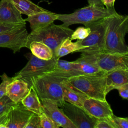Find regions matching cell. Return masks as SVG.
Wrapping results in <instances>:
<instances>
[{
  "label": "cell",
  "instance_id": "6da1fadb",
  "mask_svg": "<svg viewBox=\"0 0 128 128\" xmlns=\"http://www.w3.org/2000/svg\"><path fill=\"white\" fill-rule=\"evenodd\" d=\"M128 32L127 15H120L118 13L110 16L101 52L128 55V46L125 40V36Z\"/></svg>",
  "mask_w": 128,
  "mask_h": 128
},
{
  "label": "cell",
  "instance_id": "7a4b0ae2",
  "mask_svg": "<svg viewBox=\"0 0 128 128\" xmlns=\"http://www.w3.org/2000/svg\"><path fill=\"white\" fill-rule=\"evenodd\" d=\"M118 14L114 7L106 8L88 5L76 10L70 14H58L57 20L62 22V25L69 26L74 24L87 25Z\"/></svg>",
  "mask_w": 128,
  "mask_h": 128
},
{
  "label": "cell",
  "instance_id": "3957f363",
  "mask_svg": "<svg viewBox=\"0 0 128 128\" xmlns=\"http://www.w3.org/2000/svg\"><path fill=\"white\" fill-rule=\"evenodd\" d=\"M66 80L88 98L106 100V72H102L93 74H82Z\"/></svg>",
  "mask_w": 128,
  "mask_h": 128
},
{
  "label": "cell",
  "instance_id": "277c9868",
  "mask_svg": "<svg viewBox=\"0 0 128 128\" xmlns=\"http://www.w3.org/2000/svg\"><path fill=\"white\" fill-rule=\"evenodd\" d=\"M73 31L68 26L62 24L56 25L52 23L28 34L26 48H28L29 44L32 41L41 42L49 46L54 54L56 47L64 39L70 38Z\"/></svg>",
  "mask_w": 128,
  "mask_h": 128
},
{
  "label": "cell",
  "instance_id": "5b68a950",
  "mask_svg": "<svg viewBox=\"0 0 128 128\" xmlns=\"http://www.w3.org/2000/svg\"><path fill=\"white\" fill-rule=\"evenodd\" d=\"M28 60L26 65L14 76L27 83L30 88L38 77L52 70L58 58L56 56L50 60L40 59L32 53L28 54Z\"/></svg>",
  "mask_w": 128,
  "mask_h": 128
},
{
  "label": "cell",
  "instance_id": "8992f818",
  "mask_svg": "<svg viewBox=\"0 0 128 128\" xmlns=\"http://www.w3.org/2000/svg\"><path fill=\"white\" fill-rule=\"evenodd\" d=\"M64 79L46 74L37 78L33 84L40 99L46 98L56 102L60 107L62 102Z\"/></svg>",
  "mask_w": 128,
  "mask_h": 128
},
{
  "label": "cell",
  "instance_id": "52a82bcc",
  "mask_svg": "<svg viewBox=\"0 0 128 128\" xmlns=\"http://www.w3.org/2000/svg\"><path fill=\"white\" fill-rule=\"evenodd\" d=\"M109 18L110 16L107 17L86 26L90 28V32L86 38L78 40L83 48L77 52L87 54H96L102 52Z\"/></svg>",
  "mask_w": 128,
  "mask_h": 128
},
{
  "label": "cell",
  "instance_id": "ba28073f",
  "mask_svg": "<svg viewBox=\"0 0 128 128\" xmlns=\"http://www.w3.org/2000/svg\"><path fill=\"white\" fill-rule=\"evenodd\" d=\"M60 108L76 128H94L96 118L88 114L83 108L65 101Z\"/></svg>",
  "mask_w": 128,
  "mask_h": 128
},
{
  "label": "cell",
  "instance_id": "9c48e42d",
  "mask_svg": "<svg viewBox=\"0 0 128 128\" xmlns=\"http://www.w3.org/2000/svg\"><path fill=\"white\" fill-rule=\"evenodd\" d=\"M28 32L26 24L0 34V47L12 50L14 53L26 47Z\"/></svg>",
  "mask_w": 128,
  "mask_h": 128
},
{
  "label": "cell",
  "instance_id": "30bf717a",
  "mask_svg": "<svg viewBox=\"0 0 128 128\" xmlns=\"http://www.w3.org/2000/svg\"><path fill=\"white\" fill-rule=\"evenodd\" d=\"M100 70L104 72L118 69H128V55L100 52L94 54Z\"/></svg>",
  "mask_w": 128,
  "mask_h": 128
},
{
  "label": "cell",
  "instance_id": "8fae6325",
  "mask_svg": "<svg viewBox=\"0 0 128 128\" xmlns=\"http://www.w3.org/2000/svg\"><path fill=\"white\" fill-rule=\"evenodd\" d=\"M40 100L43 112L60 127L76 128L73 123L62 112L56 102L46 98L41 99Z\"/></svg>",
  "mask_w": 128,
  "mask_h": 128
},
{
  "label": "cell",
  "instance_id": "7c38bea8",
  "mask_svg": "<svg viewBox=\"0 0 128 128\" xmlns=\"http://www.w3.org/2000/svg\"><path fill=\"white\" fill-rule=\"evenodd\" d=\"M82 108L88 114L96 119L108 118L114 114L106 100L88 98L83 104Z\"/></svg>",
  "mask_w": 128,
  "mask_h": 128
},
{
  "label": "cell",
  "instance_id": "4fadbf2b",
  "mask_svg": "<svg viewBox=\"0 0 128 128\" xmlns=\"http://www.w3.org/2000/svg\"><path fill=\"white\" fill-rule=\"evenodd\" d=\"M33 112L27 110L20 102L13 106L8 112L6 128H25Z\"/></svg>",
  "mask_w": 128,
  "mask_h": 128
},
{
  "label": "cell",
  "instance_id": "5bb4252c",
  "mask_svg": "<svg viewBox=\"0 0 128 128\" xmlns=\"http://www.w3.org/2000/svg\"><path fill=\"white\" fill-rule=\"evenodd\" d=\"M26 22L10 0H0V22L26 24Z\"/></svg>",
  "mask_w": 128,
  "mask_h": 128
},
{
  "label": "cell",
  "instance_id": "9a60e30c",
  "mask_svg": "<svg viewBox=\"0 0 128 128\" xmlns=\"http://www.w3.org/2000/svg\"><path fill=\"white\" fill-rule=\"evenodd\" d=\"M46 74L66 80L74 76L83 74L74 61L68 62L60 58L57 60L54 69Z\"/></svg>",
  "mask_w": 128,
  "mask_h": 128
},
{
  "label": "cell",
  "instance_id": "2e32d148",
  "mask_svg": "<svg viewBox=\"0 0 128 128\" xmlns=\"http://www.w3.org/2000/svg\"><path fill=\"white\" fill-rule=\"evenodd\" d=\"M58 14L52 12L49 10L40 12L28 16L26 22L30 23L32 31H34L53 23L57 20Z\"/></svg>",
  "mask_w": 128,
  "mask_h": 128
},
{
  "label": "cell",
  "instance_id": "e0dca14e",
  "mask_svg": "<svg viewBox=\"0 0 128 128\" xmlns=\"http://www.w3.org/2000/svg\"><path fill=\"white\" fill-rule=\"evenodd\" d=\"M126 83H128V69L118 68L106 72V94Z\"/></svg>",
  "mask_w": 128,
  "mask_h": 128
},
{
  "label": "cell",
  "instance_id": "ac0fdd59",
  "mask_svg": "<svg viewBox=\"0 0 128 128\" xmlns=\"http://www.w3.org/2000/svg\"><path fill=\"white\" fill-rule=\"evenodd\" d=\"M30 88L28 84L24 81L14 78L7 86L6 95L14 102L18 104L26 96Z\"/></svg>",
  "mask_w": 128,
  "mask_h": 128
},
{
  "label": "cell",
  "instance_id": "d6986e66",
  "mask_svg": "<svg viewBox=\"0 0 128 128\" xmlns=\"http://www.w3.org/2000/svg\"><path fill=\"white\" fill-rule=\"evenodd\" d=\"M62 84L63 86V100L82 108L83 104L88 97L73 87L66 80H63Z\"/></svg>",
  "mask_w": 128,
  "mask_h": 128
},
{
  "label": "cell",
  "instance_id": "ffe728a7",
  "mask_svg": "<svg viewBox=\"0 0 128 128\" xmlns=\"http://www.w3.org/2000/svg\"><path fill=\"white\" fill-rule=\"evenodd\" d=\"M74 61L83 74H93L102 72L98 67L94 54L82 53L81 56Z\"/></svg>",
  "mask_w": 128,
  "mask_h": 128
},
{
  "label": "cell",
  "instance_id": "44dd1931",
  "mask_svg": "<svg viewBox=\"0 0 128 128\" xmlns=\"http://www.w3.org/2000/svg\"><path fill=\"white\" fill-rule=\"evenodd\" d=\"M20 102L27 110L34 114L39 115L42 112L40 99L33 86L30 88L28 94Z\"/></svg>",
  "mask_w": 128,
  "mask_h": 128
},
{
  "label": "cell",
  "instance_id": "7402d4cb",
  "mask_svg": "<svg viewBox=\"0 0 128 128\" xmlns=\"http://www.w3.org/2000/svg\"><path fill=\"white\" fill-rule=\"evenodd\" d=\"M83 48L80 45L79 40L76 42H72L70 38L64 39L55 50L54 56L57 58L65 56L73 52H77Z\"/></svg>",
  "mask_w": 128,
  "mask_h": 128
},
{
  "label": "cell",
  "instance_id": "603a6c76",
  "mask_svg": "<svg viewBox=\"0 0 128 128\" xmlns=\"http://www.w3.org/2000/svg\"><path fill=\"white\" fill-rule=\"evenodd\" d=\"M31 53L36 57L44 60H50L54 57L51 48L41 42L32 41L28 45Z\"/></svg>",
  "mask_w": 128,
  "mask_h": 128
},
{
  "label": "cell",
  "instance_id": "cb8c5ba5",
  "mask_svg": "<svg viewBox=\"0 0 128 128\" xmlns=\"http://www.w3.org/2000/svg\"><path fill=\"white\" fill-rule=\"evenodd\" d=\"M21 14L28 16L48 10L34 4L30 0H10Z\"/></svg>",
  "mask_w": 128,
  "mask_h": 128
},
{
  "label": "cell",
  "instance_id": "d4e9b609",
  "mask_svg": "<svg viewBox=\"0 0 128 128\" xmlns=\"http://www.w3.org/2000/svg\"><path fill=\"white\" fill-rule=\"evenodd\" d=\"M90 32V28L88 26L78 27L73 31L70 36V40H82L86 38Z\"/></svg>",
  "mask_w": 128,
  "mask_h": 128
},
{
  "label": "cell",
  "instance_id": "484cf974",
  "mask_svg": "<svg viewBox=\"0 0 128 128\" xmlns=\"http://www.w3.org/2000/svg\"><path fill=\"white\" fill-rule=\"evenodd\" d=\"M40 128H59L60 126L48 116L42 110L39 114Z\"/></svg>",
  "mask_w": 128,
  "mask_h": 128
},
{
  "label": "cell",
  "instance_id": "4316f807",
  "mask_svg": "<svg viewBox=\"0 0 128 128\" xmlns=\"http://www.w3.org/2000/svg\"><path fill=\"white\" fill-rule=\"evenodd\" d=\"M16 104L6 94L0 98V116L8 112Z\"/></svg>",
  "mask_w": 128,
  "mask_h": 128
},
{
  "label": "cell",
  "instance_id": "83f0119b",
  "mask_svg": "<svg viewBox=\"0 0 128 128\" xmlns=\"http://www.w3.org/2000/svg\"><path fill=\"white\" fill-rule=\"evenodd\" d=\"M94 128H116L112 122L111 116L96 119Z\"/></svg>",
  "mask_w": 128,
  "mask_h": 128
},
{
  "label": "cell",
  "instance_id": "f1b7e54d",
  "mask_svg": "<svg viewBox=\"0 0 128 128\" xmlns=\"http://www.w3.org/2000/svg\"><path fill=\"white\" fill-rule=\"evenodd\" d=\"M2 82L0 84V98L6 94V88L8 84L14 80V77H9L6 73H4L0 76Z\"/></svg>",
  "mask_w": 128,
  "mask_h": 128
},
{
  "label": "cell",
  "instance_id": "f546056e",
  "mask_svg": "<svg viewBox=\"0 0 128 128\" xmlns=\"http://www.w3.org/2000/svg\"><path fill=\"white\" fill-rule=\"evenodd\" d=\"M111 118L116 128H128V118L118 117L113 114Z\"/></svg>",
  "mask_w": 128,
  "mask_h": 128
},
{
  "label": "cell",
  "instance_id": "4dcf8cb0",
  "mask_svg": "<svg viewBox=\"0 0 128 128\" xmlns=\"http://www.w3.org/2000/svg\"><path fill=\"white\" fill-rule=\"evenodd\" d=\"M25 128H40L39 115L33 113L28 120Z\"/></svg>",
  "mask_w": 128,
  "mask_h": 128
},
{
  "label": "cell",
  "instance_id": "1f68e13d",
  "mask_svg": "<svg viewBox=\"0 0 128 128\" xmlns=\"http://www.w3.org/2000/svg\"><path fill=\"white\" fill-rule=\"evenodd\" d=\"M23 25L25 24H12L0 22V34L12 30Z\"/></svg>",
  "mask_w": 128,
  "mask_h": 128
},
{
  "label": "cell",
  "instance_id": "d6a6232c",
  "mask_svg": "<svg viewBox=\"0 0 128 128\" xmlns=\"http://www.w3.org/2000/svg\"><path fill=\"white\" fill-rule=\"evenodd\" d=\"M116 89L118 90L120 96L124 100H128V83L124 84Z\"/></svg>",
  "mask_w": 128,
  "mask_h": 128
},
{
  "label": "cell",
  "instance_id": "836d02e7",
  "mask_svg": "<svg viewBox=\"0 0 128 128\" xmlns=\"http://www.w3.org/2000/svg\"><path fill=\"white\" fill-rule=\"evenodd\" d=\"M116 0H102L104 6L106 8H111L114 7V4Z\"/></svg>",
  "mask_w": 128,
  "mask_h": 128
},
{
  "label": "cell",
  "instance_id": "e575fe53",
  "mask_svg": "<svg viewBox=\"0 0 128 128\" xmlns=\"http://www.w3.org/2000/svg\"><path fill=\"white\" fill-rule=\"evenodd\" d=\"M89 5L98 6H104L102 0H88Z\"/></svg>",
  "mask_w": 128,
  "mask_h": 128
}]
</instances>
